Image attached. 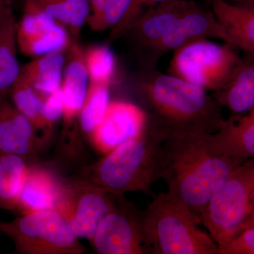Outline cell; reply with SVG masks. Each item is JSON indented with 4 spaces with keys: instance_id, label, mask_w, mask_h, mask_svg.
I'll use <instances>...</instances> for the list:
<instances>
[{
    "instance_id": "13",
    "label": "cell",
    "mask_w": 254,
    "mask_h": 254,
    "mask_svg": "<svg viewBox=\"0 0 254 254\" xmlns=\"http://www.w3.org/2000/svg\"><path fill=\"white\" fill-rule=\"evenodd\" d=\"M145 121L139 106L127 102H113L92 134V141L100 151L109 153L141 134Z\"/></svg>"
},
{
    "instance_id": "2",
    "label": "cell",
    "mask_w": 254,
    "mask_h": 254,
    "mask_svg": "<svg viewBox=\"0 0 254 254\" xmlns=\"http://www.w3.org/2000/svg\"><path fill=\"white\" fill-rule=\"evenodd\" d=\"M210 133H190L160 143L155 180L198 218L214 193L245 160L222 154L210 142ZM199 219V218H198Z\"/></svg>"
},
{
    "instance_id": "15",
    "label": "cell",
    "mask_w": 254,
    "mask_h": 254,
    "mask_svg": "<svg viewBox=\"0 0 254 254\" xmlns=\"http://www.w3.org/2000/svg\"><path fill=\"white\" fill-rule=\"evenodd\" d=\"M194 2L191 0H166L145 11L128 33L143 51L165 36Z\"/></svg>"
},
{
    "instance_id": "19",
    "label": "cell",
    "mask_w": 254,
    "mask_h": 254,
    "mask_svg": "<svg viewBox=\"0 0 254 254\" xmlns=\"http://www.w3.org/2000/svg\"><path fill=\"white\" fill-rule=\"evenodd\" d=\"M246 54L226 85L211 95L232 115L247 113L254 108V54Z\"/></svg>"
},
{
    "instance_id": "21",
    "label": "cell",
    "mask_w": 254,
    "mask_h": 254,
    "mask_svg": "<svg viewBox=\"0 0 254 254\" xmlns=\"http://www.w3.org/2000/svg\"><path fill=\"white\" fill-rule=\"evenodd\" d=\"M24 6L48 15L76 43H79L82 28L91 12L89 0H26Z\"/></svg>"
},
{
    "instance_id": "12",
    "label": "cell",
    "mask_w": 254,
    "mask_h": 254,
    "mask_svg": "<svg viewBox=\"0 0 254 254\" xmlns=\"http://www.w3.org/2000/svg\"><path fill=\"white\" fill-rule=\"evenodd\" d=\"M69 33L53 18L38 10L25 7L16 26L18 49L32 58L66 51L72 43Z\"/></svg>"
},
{
    "instance_id": "22",
    "label": "cell",
    "mask_w": 254,
    "mask_h": 254,
    "mask_svg": "<svg viewBox=\"0 0 254 254\" xmlns=\"http://www.w3.org/2000/svg\"><path fill=\"white\" fill-rule=\"evenodd\" d=\"M66 51L55 52L33 58L20 68L18 77L28 82L43 96L61 88Z\"/></svg>"
},
{
    "instance_id": "16",
    "label": "cell",
    "mask_w": 254,
    "mask_h": 254,
    "mask_svg": "<svg viewBox=\"0 0 254 254\" xmlns=\"http://www.w3.org/2000/svg\"><path fill=\"white\" fill-rule=\"evenodd\" d=\"M63 181L46 169L28 168L15 211L18 215L56 208Z\"/></svg>"
},
{
    "instance_id": "28",
    "label": "cell",
    "mask_w": 254,
    "mask_h": 254,
    "mask_svg": "<svg viewBox=\"0 0 254 254\" xmlns=\"http://www.w3.org/2000/svg\"><path fill=\"white\" fill-rule=\"evenodd\" d=\"M63 99L61 88L58 91L46 96L43 105V129L41 141L46 142L53 133L55 125L58 124L63 116Z\"/></svg>"
},
{
    "instance_id": "9",
    "label": "cell",
    "mask_w": 254,
    "mask_h": 254,
    "mask_svg": "<svg viewBox=\"0 0 254 254\" xmlns=\"http://www.w3.org/2000/svg\"><path fill=\"white\" fill-rule=\"evenodd\" d=\"M100 254H147L143 243L141 211L123 195L115 204L90 241Z\"/></svg>"
},
{
    "instance_id": "32",
    "label": "cell",
    "mask_w": 254,
    "mask_h": 254,
    "mask_svg": "<svg viewBox=\"0 0 254 254\" xmlns=\"http://www.w3.org/2000/svg\"><path fill=\"white\" fill-rule=\"evenodd\" d=\"M227 3L239 5H254V0H223Z\"/></svg>"
},
{
    "instance_id": "10",
    "label": "cell",
    "mask_w": 254,
    "mask_h": 254,
    "mask_svg": "<svg viewBox=\"0 0 254 254\" xmlns=\"http://www.w3.org/2000/svg\"><path fill=\"white\" fill-rule=\"evenodd\" d=\"M208 38L222 40L229 44L226 32L217 21L213 11L194 2L165 36L142 51L141 68L156 67L159 59L169 52Z\"/></svg>"
},
{
    "instance_id": "7",
    "label": "cell",
    "mask_w": 254,
    "mask_h": 254,
    "mask_svg": "<svg viewBox=\"0 0 254 254\" xmlns=\"http://www.w3.org/2000/svg\"><path fill=\"white\" fill-rule=\"evenodd\" d=\"M235 48L200 40L174 51L169 73L199 87L215 91L226 85L242 62Z\"/></svg>"
},
{
    "instance_id": "18",
    "label": "cell",
    "mask_w": 254,
    "mask_h": 254,
    "mask_svg": "<svg viewBox=\"0 0 254 254\" xmlns=\"http://www.w3.org/2000/svg\"><path fill=\"white\" fill-rule=\"evenodd\" d=\"M218 22L226 32L229 45L254 54V5H239L223 0H208Z\"/></svg>"
},
{
    "instance_id": "8",
    "label": "cell",
    "mask_w": 254,
    "mask_h": 254,
    "mask_svg": "<svg viewBox=\"0 0 254 254\" xmlns=\"http://www.w3.org/2000/svg\"><path fill=\"white\" fill-rule=\"evenodd\" d=\"M115 195L81 178L64 182L55 210L65 217L78 238L91 241L115 204Z\"/></svg>"
},
{
    "instance_id": "31",
    "label": "cell",
    "mask_w": 254,
    "mask_h": 254,
    "mask_svg": "<svg viewBox=\"0 0 254 254\" xmlns=\"http://www.w3.org/2000/svg\"><path fill=\"white\" fill-rule=\"evenodd\" d=\"M108 1V0H89L91 12L87 19V24L93 22L99 17L104 11Z\"/></svg>"
},
{
    "instance_id": "4",
    "label": "cell",
    "mask_w": 254,
    "mask_h": 254,
    "mask_svg": "<svg viewBox=\"0 0 254 254\" xmlns=\"http://www.w3.org/2000/svg\"><path fill=\"white\" fill-rule=\"evenodd\" d=\"M160 143L144 128L136 138L83 168L82 178L113 195H124L131 191L149 194L150 187L156 182Z\"/></svg>"
},
{
    "instance_id": "30",
    "label": "cell",
    "mask_w": 254,
    "mask_h": 254,
    "mask_svg": "<svg viewBox=\"0 0 254 254\" xmlns=\"http://www.w3.org/2000/svg\"><path fill=\"white\" fill-rule=\"evenodd\" d=\"M218 254H254V221L219 247Z\"/></svg>"
},
{
    "instance_id": "1",
    "label": "cell",
    "mask_w": 254,
    "mask_h": 254,
    "mask_svg": "<svg viewBox=\"0 0 254 254\" xmlns=\"http://www.w3.org/2000/svg\"><path fill=\"white\" fill-rule=\"evenodd\" d=\"M145 130L160 143L190 133H214L225 122L222 107L199 87L158 71L141 68L133 81Z\"/></svg>"
},
{
    "instance_id": "26",
    "label": "cell",
    "mask_w": 254,
    "mask_h": 254,
    "mask_svg": "<svg viewBox=\"0 0 254 254\" xmlns=\"http://www.w3.org/2000/svg\"><path fill=\"white\" fill-rule=\"evenodd\" d=\"M84 62L89 83L110 84L116 61L109 47L102 45L84 50Z\"/></svg>"
},
{
    "instance_id": "11",
    "label": "cell",
    "mask_w": 254,
    "mask_h": 254,
    "mask_svg": "<svg viewBox=\"0 0 254 254\" xmlns=\"http://www.w3.org/2000/svg\"><path fill=\"white\" fill-rule=\"evenodd\" d=\"M89 86L84 62V50L79 43L72 41L66 50L62 93L63 99V130L62 146L80 139L78 119Z\"/></svg>"
},
{
    "instance_id": "20",
    "label": "cell",
    "mask_w": 254,
    "mask_h": 254,
    "mask_svg": "<svg viewBox=\"0 0 254 254\" xmlns=\"http://www.w3.org/2000/svg\"><path fill=\"white\" fill-rule=\"evenodd\" d=\"M16 26L8 0H0V96H7L20 72Z\"/></svg>"
},
{
    "instance_id": "25",
    "label": "cell",
    "mask_w": 254,
    "mask_h": 254,
    "mask_svg": "<svg viewBox=\"0 0 254 254\" xmlns=\"http://www.w3.org/2000/svg\"><path fill=\"white\" fill-rule=\"evenodd\" d=\"M7 96L16 110L31 122L37 133L39 131H43L42 112L46 97L38 93L28 82L18 76Z\"/></svg>"
},
{
    "instance_id": "29",
    "label": "cell",
    "mask_w": 254,
    "mask_h": 254,
    "mask_svg": "<svg viewBox=\"0 0 254 254\" xmlns=\"http://www.w3.org/2000/svg\"><path fill=\"white\" fill-rule=\"evenodd\" d=\"M130 0H108L99 17L88 23L91 30L102 31L116 26L126 12Z\"/></svg>"
},
{
    "instance_id": "17",
    "label": "cell",
    "mask_w": 254,
    "mask_h": 254,
    "mask_svg": "<svg viewBox=\"0 0 254 254\" xmlns=\"http://www.w3.org/2000/svg\"><path fill=\"white\" fill-rule=\"evenodd\" d=\"M209 138L222 154L242 160L254 158V108L245 115H232Z\"/></svg>"
},
{
    "instance_id": "5",
    "label": "cell",
    "mask_w": 254,
    "mask_h": 254,
    "mask_svg": "<svg viewBox=\"0 0 254 254\" xmlns=\"http://www.w3.org/2000/svg\"><path fill=\"white\" fill-rule=\"evenodd\" d=\"M198 218L218 249L254 221L253 158L245 160L230 174Z\"/></svg>"
},
{
    "instance_id": "24",
    "label": "cell",
    "mask_w": 254,
    "mask_h": 254,
    "mask_svg": "<svg viewBox=\"0 0 254 254\" xmlns=\"http://www.w3.org/2000/svg\"><path fill=\"white\" fill-rule=\"evenodd\" d=\"M110 103V84L89 83L84 103L78 115L80 131L91 138L104 118Z\"/></svg>"
},
{
    "instance_id": "23",
    "label": "cell",
    "mask_w": 254,
    "mask_h": 254,
    "mask_svg": "<svg viewBox=\"0 0 254 254\" xmlns=\"http://www.w3.org/2000/svg\"><path fill=\"white\" fill-rule=\"evenodd\" d=\"M28 171L27 162L21 157L0 154V210L15 211Z\"/></svg>"
},
{
    "instance_id": "27",
    "label": "cell",
    "mask_w": 254,
    "mask_h": 254,
    "mask_svg": "<svg viewBox=\"0 0 254 254\" xmlns=\"http://www.w3.org/2000/svg\"><path fill=\"white\" fill-rule=\"evenodd\" d=\"M166 0H130L126 12L120 22L112 28L110 41L127 34L145 11Z\"/></svg>"
},
{
    "instance_id": "14",
    "label": "cell",
    "mask_w": 254,
    "mask_h": 254,
    "mask_svg": "<svg viewBox=\"0 0 254 254\" xmlns=\"http://www.w3.org/2000/svg\"><path fill=\"white\" fill-rule=\"evenodd\" d=\"M39 139L31 122L7 96H0V154L16 155L26 162L37 157Z\"/></svg>"
},
{
    "instance_id": "3",
    "label": "cell",
    "mask_w": 254,
    "mask_h": 254,
    "mask_svg": "<svg viewBox=\"0 0 254 254\" xmlns=\"http://www.w3.org/2000/svg\"><path fill=\"white\" fill-rule=\"evenodd\" d=\"M147 254H218V245L198 227L199 219L185 203L162 192L141 211Z\"/></svg>"
},
{
    "instance_id": "6",
    "label": "cell",
    "mask_w": 254,
    "mask_h": 254,
    "mask_svg": "<svg viewBox=\"0 0 254 254\" xmlns=\"http://www.w3.org/2000/svg\"><path fill=\"white\" fill-rule=\"evenodd\" d=\"M0 232L14 242L21 254H81L85 248L67 219L54 210L18 215L14 220L0 222Z\"/></svg>"
}]
</instances>
